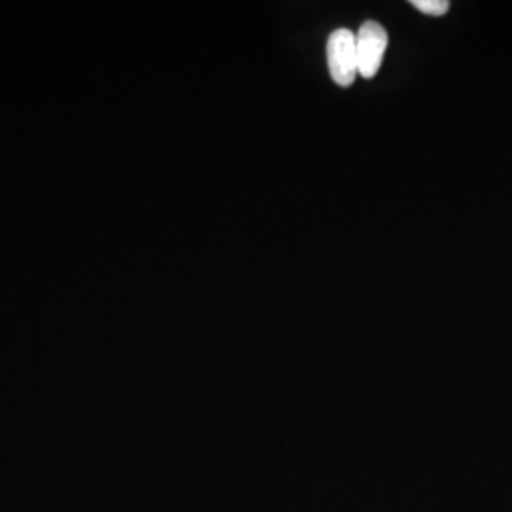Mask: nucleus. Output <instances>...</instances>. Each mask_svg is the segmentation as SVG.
Here are the masks:
<instances>
[{"mask_svg": "<svg viewBox=\"0 0 512 512\" xmlns=\"http://www.w3.org/2000/svg\"><path fill=\"white\" fill-rule=\"evenodd\" d=\"M355 37H357L359 74L366 80H370L378 74L382 67L385 50L389 44L387 31L376 21H365Z\"/></svg>", "mask_w": 512, "mask_h": 512, "instance_id": "f03ea898", "label": "nucleus"}, {"mask_svg": "<svg viewBox=\"0 0 512 512\" xmlns=\"http://www.w3.org/2000/svg\"><path fill=\"white\" fill-rule=\"evenodd\" d=\"M327 61L330 78L342 86H353L359 74L357 61V37L349 29H336L327 42Z\"/></svg>", "mask_w": 512, "mask_h": 512, "instance_id": "f257e3e1", "label": "nucleus"}, {"mask_svg": "<svg viewBox=\"0 0 512 512\" xmlns=\"http://www.w3.org/2000/svg\"><path fill=\"white\" fill-rule=\"evenodd\" d=\"M412 6L416 10H420L421 14L435 16V18L444 16L450 10V2L448 0H412Z\"/></svg>", "mask_w": 512, "mask_h": 512, "instance_id": "7ed1b4c3", "label": "nucleus"}]
</instances>
